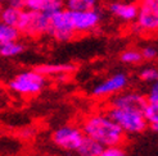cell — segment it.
I'll return each mask as SVG.
<instances>
[{"instance_id":"1","label":"cell","mask_w":158,"mask_h":156,"mask_svg":"<svg viewBox=\"0 0 158 156\" xmlns=\"http://www.w3.org/2000/svg\"><path fill=\"white\" fill-rule=\"evenodd\" d=\"M81 129L86 137L95 139L104 147L122 145L126 136L122 128L107 113H98L86 116L82 122Z\"/></svg>"},{"instance_id":"2","label":"cell","mask_w":158,"mask_h":156,"mask_svg":"<svg viewBox=\"0 0 158 156\" xmlns=\"http://www.w3.org/2000/svg\"><path fill=\"white\" fill-rule=\"evenodd\" d=\"M107 114L122 128L125 133L129 135L141 133L149 126L144 113L141 110H136V109H120L109 106Z\"/></svg>"},{"instance_id":"3","label":"cell","mask_w":158,"mask_h":156,"mask_svg":"<svg viewBox=\"0 0 158 156\" xmlns=\"http://www.w3.org/2000/svg\"><path fill=\"white\" fill-rule=\"evenodd\" d=\"M50 14L52 13H40L25 9L17 29L19 31V33L27 37H40L43 35H49Z\"/></svg>"},{"instance_id":"4","label":"cell","mask_w":158,"mask_h":156,"mask_svg":"<svg viewBox=\"0 0 158 156\" xmlns=\"http://www.w3.org/2000/svg\"><path fill=\"white\" fill-rule=\"evenodd\" d=\"M45 84L46 77L40 74L36 69H32L18 73L9 82V87L22 96H35L44 90Z\"/></svg>"},{"instance_id":"5","label":"cell","mask_w":158,"mask_h":156,"mask_svg":"<svg viewBox=\"0 0 158 156\" xmlns=\"http://www.w3.org/2000/svg\"><path fill=\"white\" fill-rule=\"evenodd\" d=\"M76 29L72 21V12L69 9H60L50 14L49 35L59 42H68L76 36Z\"/></svg>"},{"instance_id":"6","label":"cell","mask_w":158,"mask_h":156,"mask_svg":"<svg viewBox=\"0 0 158 156\" xmlns=\"http://www.w3.org/2000/svg\"><path fill=\"white\" fill-rule=\"evenodd\" d=\"M135 28L140 33L158 32V0H139Z\"/></svg>"},{"instance_id":"7","label":"cell","mask_w":158,"mask_h":156,"mask_svg":"<svg viewBox=\"0 0 158 156\" xmlns=\"http://www.w3.org/2000/svg\"><path fill=\"white\" fill-rule=\"evenodd\" d=\"M85 138L82 129L72 127V126H64L53 132L52 139L55 146L59 149L67 150V151H77Z\"/></svg>"},{"instance_id":"8","label":"cell","mask_w":158,"mask_h":156,"mask_svg":"<svg viewBox=\"0 0 158 156\" xmlns=\"http://www.w3.org/2000/svg\"><path fill=\"white\" fill-rule=\"evenodd\" d=\"M129 84V77L125 73H116L108 77L107 80L98 83L93 90V95L97 97H107L117 95L118 92L123 91Z\"/></svg>"},{"instance_id":"9","label":"cell","mask_w":158,"mask_h":156,"mask_svg":"<svg viewBox=\"0 0 158 156\" xmlns=\"http://www.w3.org/2000/svg\"><path fill=\"white\" fill-rule=\"evenodd\" d=\"M72 21L77 33H88L99 26L102 21V14L98 9H91L85 12H72Z\"/></svg>"},{"instance_id":"10","label":"cell","mask_w":158,"mask_h":156,"mask_svg":"<svg viewBox=\"0 0 158 156\" xmlns=\"http://www.w3.org/2000/svg\"><path fill=\"white\" fill-rule=\"evenodd\" d=\"M148 104L147 96H143L138 92H125L118 93L109 101L110 107H120V109H136V110H144L145 105Z\"/></svg>"},{"instance_id":"11","label":"cell","mask_w":158,"mask_h":156,"mask_svg":"<svg viewBox=\"0 0 158 156\" xmlns=\"http://www.w3.org/2000/svg\"><path fill=\"white\" fill-rule=\"evenodd\" d=\"M108 10L118 19L125 22H132L138 17V4L113 2L108 5Z\"/></svg>"},{"instance_id":"12","label":"cell","mask_w":158,"mask_h":156,"mask_svg":"<svg viewBox=\"0 0 158 156\" xmlns=\"http://www.w3.org/2000/svg\"><path fill=\"white\" fill-rule=\"evenodd\" d=\"M23 6L27 10L54 13L63 9V2L62 0H23Z\"/></svg>"},{"instance_id":"13","label":"cell","mask_w":158,"mask_h":156,"mask_svg":"<svg viewBox=\"0 0 158 156\" xmlns=\"http://www.w3.org/2000/svg\"><path fill=\"white\" fill-rule=\"evenodd\" d=\"M36 71L43 74L44 77H64L68 76L72 72H75L76 67L72 64H43V65H39L35 68Z\"/></svg>"},{"instance_id":"14","label":"cell","mask_w":158,"mask_h":156,"mask_svg":"<svg viewBox=\"0 0 158 156\" xmlns=\"http://www.w3.org/2000/svg\"><path fill=\"white\" fill-rule=\"evenodd\" d=\"M25 8H18V6H13V5H8L2 9V14H0V19L4 23L9 26H13L17 28L18 23L22 18V14Z\"/></svg>"},{"instance_id":"15","label":"cell","mask_w":158,"mask_h":156,"mask_svg":"<svg viewBox=\"0 0 158 156\" xmlns=\"http://www.w3.org/2000/svg\"><path fill=\"white\" fill-rule=\"evenodd\" d=\"M103 149H104V146H102L95 139L85 136L82 143L77 149V152L80 156H98L103 151Z\"/></svg>"},{"instance_id":"16","label":"cell","mask_w":158,"mask_h":156,"mask_svg":"<svg viewBox=\"0 0 158 156\" xmlns=\"http://www.w3.org/2000/svg\"><path fill=\"white\" fill-rule=\"evenodd\" d=\"M23 51H25V45L21 44L18 40L0 45V57L4 58H13L21 55Z\"/></svg>"},{"instance_id":"17","label":"cell","mask_w":158,"mask_h":156,"mask_svg":"<svg viewBox=\"0 0 158 156\" xmlns=\"http://www.w3.org/2000/svg\"><path fill=\"white\" fill-rule=\"evenodd\" d=\"M19 31L13 27L4 23L0 19V45L6 44V42H12V41H17L19 37Z\"/></svg>"},{"instance_id":"18","label":"cell","mask_w":158,"mask_h":156,"mask_svg":"<svg viewBox=\"0 0 158 156\" xmlns=\"http://www.w3.org/2000/svg\"><path fill=\"white\" fill-rule=\"evenodd\" d=\"M67 9L72 12H85L97 9L98 0H67Z\"/></svg>"},{"instance_id":"19","label":"cell","mask_w":158,"mask_h":156,"mask_svg":"<svg viewBox=\"0 0 158 156\" xmlns=\"http://www.w3.org/2000/svg\"><path fill=\"white\" fill-rule=\"evenodd\" d=\"M120 59L125 64H139L140 61L143 60V57H141V53L139 50L127 49L121 54Z\"/></svg>"},{"instance_id":"20","label":"cell","mask_w":158,"mask_h":156,"mask_svg":"<svg viewBox=\"0 0 158 156\" xmlns=\"http://www.w3.org/2000/svg\"><path fill=\"white\" fill-rule=\"evenodd\" d=\"M144 116L148 122V124H156L158 123V104H147L144 107Z\"/></svg>"},{"instance_id":"21","label":"cell","mask_w":158,"mask_h":156,"mask_svg":"<svg viewBox=\"0 0 158 156\" xmlns=\"http://www.w3.org/2000/svg\"><path fill=\"white\" fill-rule=\"evenodd\" d=\"M140 78H141V81L152 83V82L158 80V69L153 68V67H147L144 69H141Z\"/></svg>"},{"instance_id":"22","label":"cell","mask_w":158,"mask_h":156,"mask_svg":"<svg viewBox=\"0 0 158 156\" xmlns=\"http://www.w3.org/2000/svg\"><path fill=\"white\" fill-rule=\"evenodd\" d=\"M98 156H125V151L120 146H110V147H104Z\"/></svg>"},{"instance_id":"23","label":"cell","mask_w":158,"mask_h":156,"mask_svg":"<svg viewBox=\"0 0 158 156\" xmlns=\"http://www.w3.org/2000/svg\"><path fill=\"white\" fill-rule=\"evenodd\" d=\"M147 101L149 104H158V80L152 82L151 90L147 95Z\"/></svg>"},{"instance_id":"24","label":"cell","mask_w":158,"mask_h":156,"mask_svg":"<svg viewBox=\"0 0 158 156\" xmlns=\"http://www.w3.org/2000/svg\"><path fill=\"white\" fill-rule=\"evenodd\" d=\"M141 53V57H143L144 60H154L158 55V50L156 48H153V46H147V48H144L143 50L140 51Z\"/></svg>"},{"instance_id":"25","label":"cell","mask_w":158,"mask_h":156,"mask_svg":"<svg viewBox=\"0 0 158 156\" xmlns=\"http://www.w3.org/2000/svg\"><path fill=\"white\" fill-rule=\"evenodd\" d=\"M0 3H8L9 5H13V6L25 8L23 6V0H0Z\"/></svg>"},{"instance_id":"26","label":"cell","mask_w":158,"mask_h":156,"mask_svg":"<svg viewBox=\"0 0 158 156\" xmlns=\"http://www.w3.org/2000/svg\"><path fill=\"white\" fill-rule=\"evenodd\" d=\"M151 128H152L154 132H157V133H158V123H156V124H151Z\"/></svg>"},{"instance_id":"27","label":"cell","mask_w":158,"mask_h":156,"mask_svg":"<svg viewBox=\"0 0 158 156\" xmlns=\"http://www.w3.org/2000/svg\"><path fill=\"white\" fill-rule=\"evenodd\" d=\"M0 14H2V6H0Z\"/></svg>"}]
</instances>
